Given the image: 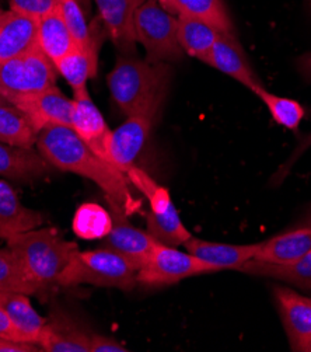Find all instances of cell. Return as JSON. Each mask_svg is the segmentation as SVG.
I'll use <instances>...</instances> for the list:
<instances>
[{"label": "cell", "mask_w": 311, "mask_h": 352, "mask_svg": "<svg viewBox=\"0 0 311 352\" xmlns=\"http://www.w3.org/2000/svg\"><path fill=\"white\" fill-rule=\"evenodd\" d=\"M37 146L49 164L94 182L106 194L110 209L130 215L139 206L129 191L125 173L95 155L72 128H44L38 133Z\"/></svg>", "instance_id": "1"}, {"label": "cell", "mask_w": 311, "mask_h": 352, "mask_svg": "<svg viewBox=\"0 0 311 352\" xmlns=\"http://www.w3.org/2000/svg\"><path fill=\"white\" fill-rule=\"evenodd\" d=\"M6 241L38 294L56 284L63 268L79 250L76 243L65 240L55 228L17 233L8 237Z\"/></svg>", "instance_id": "2"}, {"label": "cell", "mask_w": 311, "mask_h": 352, "mask_svg": "<svg viewBox=\"0 0 311 352\" xmlns=\"http://www.w3.org/2000/svg\"><path fill=\"white\" fill-rule=\"evenodd\" d=\"M168 82L167 63H152L132 56H119L107 76L111 97L126 117L163 105Z\"/></svg>", "instance_id": "3"}, {"label": "cell", "mask_w": 311, "mask_h": 352, "mask_svg": "<svg viewBox=\"0 0 311 352\" xmlns=\"http://www.w3.org/2000/svg\"><path fill=\"white\" fill-rule=\"evenodd\" d=\"M137 270L121 254L100 248L93 252H76L58 276L56 284L94 287L132 291L137 284Z\"/></svg>", "instance_id": "4"}, {"label": "cell", "mask_w": 311, "mask_h": 352, "mask_svg": "<svg viewBox=\"0 0 311 352\" xmlns=\"http://www.w3.org/2000/svg\"><path fill=\"white\" fill-rule=\"evenodd\" d=\"M136 43L143 45L152 63L177 62L184 56L177 19L156 0H145L135 13Z\"/></svg>", "instance_id": "5"}, {"label": "cell", "mask_w": 311, "mask_h": 352, "mask_svg": "<svg viewBox=\"0 0 311 352\" xmlns=\"http://www.w3.org/2000/svg\"><path fill=\"white\" fill-rule=\"evenodd\" d=\"M58 70L38 45L0 63V93L6 98L43 91L55 86Z\"/></svg>", "instance_id": "6"}, {"label": "cell", "mask_w": 311, "mask_h": 352, "mask_svg": "<svg viewBox=\"0 0 311 352\" xmlns=\"http://www.w3.org/2000/svg\"><path fill=\"white\" fill-rule=\"evenodd\" d=\"M218 271L216 267L196 258L188 252L184 253L172 245L157 241L149 260L137 271L136 279L145 287L156 288L177 284L189 276Z\"/></svg>", "instance_id": "7"}, {"label": "cell", "mask_w": 311, "mask_h": 352, "mask_svg": "<svg viewBox=\"0 0 311 352\" xmlns=\"http://www.w3.org/2000/svg\"><path fill=\"white\" fill-rule=\"evenodd\" d=\"M8 101L28 118L38 133L54 125L72 128L75 102L56 86L31 94L12 96Z\"/></svg>", "instance_id": "8"}, {"label": "cell", "mask_w": 311, "mask_h": 352, "mask_svg": "<svg viewBox=\"0 0 311 352\" xmlns=\"http://www.w3.org/2000/svg\"><path fill=\"white\" fill-rule=\"evenodd\" d=\"M160 110L161 105H154V107L132 114L122 125L111 131L108 145L110 162L122 173L135 166Z\"/></svg>", "instance_id": "9"}, {"label": "cell", "mask_w": 311, "mask_h": 352, "mask_svg": "<svg viewBox=\"0 0 311 352\" xmlns=\"http://www.w3.org/2000/svg\"><path fill=\"white\" fill-rule=\"evenodd\" d=\"M273 298L292 351L311 352V298L285 287H275Z\"/></svg>", "instance_id": "10"}, {"label": "cell", "mask_w": 311, "mask_h": 352, "mask_svg": "<svg viewBox=\"0 0 311 352\" xmlns=\"http://www.w3.org/2000/svg\"><path fill=\"white\" fill-rule=\"evenodd\" d=\"M114 225L108 236L102 239L101 248L124 256L137 271L149 260L157 240L148 232L133 226L128 215L110 209Z\"/></svg>", "instance_id": "11"}, {"label": "cell", "mask_w": 311, "mask_h": 352, "mask_svg": "<svg viewBox=\"0 0 311 352\" xmlns=\"http://www.w3.org/2000/svg\"><path fill=\"white\" fill-rule=\"evenodd\" d=\"M73 102L72 129L95 155L111 163L108 155L111 131L100 110L95 107L87 87L73 91Z\"/></svg>", "instance_id": "12"}, {"label": "cell", "mask_w": 311, "mask_h": 352, "mask_svg": "<svg viewBox=\"0 0 311 352\" xmlns=\"http://www.w3.org/2000/svg\"><path fill=\"white\" fill-rule=\"evenodd\" d=\"M203 62L249 87L253 93L264 86L234 32H222Z\"/></svg>", "instance_id": "13"}, {"label": "cell", "mask_w": 311, "mask_h": 352, "mask_svg": "<svg viewBox=\"0 0 311 352\" xmlns=\"http://www.w3.org/2000/svg\"><path fill=\"white\" fill-rule=\"evenodd\" d=\"M94 2L113 43L124 54H132L136 45L135 13L145 0H94Z\"/></svg>", "instance_id": "14"}, {"label": "cell", "mask_w": 311, "mask_h": 352, "mask_svg": "<svg viewBox=\"0 0 311 352\" xmlns=\"http://www.w3.org/2000/svg\"><path fill=\"white\" fill-rule=\"evenodd\" d=\"M184 248L187 252L196 258L222 270H237L240 271L246 263L257 256L260 243L255 244H227L207 241L191 236Z\"/></svg>", "instance_id": "15"}, {"label": "cell", "mask_w": 311, "mask_h": 352, "mask_svg": "<svg viewBox=\"0 0 311 352\" xmlns=\"http://www.w3.org/2000/svg\"><path fill=\"white\" fill-rule=\"evenodd\" d=\"M38 20L16 12H5L0 24V63L17 58L37 45Z\"/></svg>", "instance_id": "16"}, {"label": "cell", "mask_w": 311, "mask_h": 352, "mask_svg": "<svg viewBox=\"0 0 311 352\" xmlns=\"http://www.w3.org/2000/svg\"><path fill=\"white\" fill-rule=\"evenodd\" d=\"M311 252V223L289 230L269 240L261 241L254 260L288 265L293 264Z\"/></svg>", "instance_id": "17"}, {"label": "cell", "mask_w": 311, "mask_h": 352, "mask_svg": "<svg viewBox=\"0 0 311 352\" xmlns=\"http://www.w3.org/2000/svg\"><path fill=\"white\" fill-rule=\"evenodd\" d=\"M43 223V214L24 206L16 190L8 182L0 180V237L6 240L13 234L37 229Z\"/></svg>", "instance_id": "18"}, {"label": "cell", "mask_w": 311, "mask_h": 352, "mask_svg": "<svg viewBox=\"0 0 311 352\" xmlns=\"http://www.w3.org/2000/svg\"><path fill=\"white\" fill-rule=\"evenodd\" d=\"M90 337L67 316L58 314L45 323L38 345L47 352H90Z\"/></svg>", "instance_id": "19"}, {"label": "cell", "mask_w": 311, "mask_h": 352, "mask_svg": "<svg viewBox=\"0 0 311 352\" xmlns=\"http://www.w3.org/2000/svg\"><path fill=\"white\" fill-rule=\"evenodd\" d=\"M49 163L32 148H20L0 142V175L10 180L30 182L43 177Z\"/></svg>", "instance_id": "20"}, {"label": "cell", "mask_w": 311, "mask_h": 352, "mask_svg": "<svg viewBox=\"0 0 311 352\" xmlns=\"http://www.w3.org/2000/svg\"><path fill=\"white\" fill-rule=\"evenodd\" d=\"M98 43L95 37H93L91 43L76 45L55 65L58 74L65 78L73 91L87 87V80L95 76L98 67Z\"/></svg>", "instance_id": "21"}, {"label": "cell", "mask_w": 311, "mask_h": 352, "mask_svg": "<svg viewBox=\"0 0 311 352\" xmlns=\"http://www.w3.org/2000/svg\"><path fill=\"white\" fill-rule=\"evenodd\" d=\"M171 14L191 16L212 24L222 32H234V25L223 0H157Z\"/></svg>", "instance_id": "22"}, {"label": "cell", "mask_w": 311, "mask_h": 352, "mask_svg": "<svg viewBox=\"0 0 311 352\" xmlns=\"http://www.w3.org/2000/svg\"><path fill=\"white\" fill-rule=\"evenodd\" d=\"M0 306L9 314L25 341L38 345L47 320L32 307L27 295L19 292H0Z\"/></svg>", "instance_id": "23"}, {"label": "cell", "mask_w": 311, "mask_h": 352, "mask_svg": "<svg viewBox=\"0 0 311 352\" xmlns=\"http://www.w3.org/2000/svg\"><path fill=\"white\" fill-rule=\"evenodd\" d=\"M37 45L54 65L78 45L58 10L38 20Z\"/></svg>", "instance_id": "24"}, {"label": "cell", "mask_w": 311, "mask_h": 352, "mask_svg": "<svg viewBox=\"0 0 311 352\" xmlns=\"http://www.w3.org/2000/svg\"><path fill=\"white\" fill-rule=\"evenodd\" d=\"M255 276L272 278L281 283H286L296 288L311 292V252L293 264L276 265L268 264L258 260H250L240 270Z\"/></svg>", "instance_id": "25"}, {"label": "cell", "mask_w": 311, "mask_h": 352, "mask_svg": "<svg viewBox=\"0 0 311 352\" xmlns=\"http://www.w3.org/2000/svg\"><path fill=\"white\" fill-rule=\"evenodd\" d=\"M178 41L184 54L205 60L222 31L212 24L191 16H178Z\"/></svg>", "instance_id": "26"}, {"label": "cell", "mask_w": 311, "mask_h": 352, "mask_svg": "<svg viewBox=\"0 0 311 352\" xmlns=\"http://www.w3.org/2000/svg\"><path fill=\"white\" fill-rule=\"evenodd\" d=\"M38 132L34 129L28 118L12 104L0 105V142L32 148L37 144Z\"/></svg>", "instance_id": "27"}, {"label": "cell", "mask_w": 311, "mask_h": 352, "mask_svg": "<svg viewBox=\"0 0 311 352\" xmlns=\"http://www.w3.org/2000/svg\"><path fill=\"white\" fill-rule=\"evenodd\" d=\"M73 232L84 240H98L108 236L114 221L111 212L98 204L87 202L78 208L73 218Z\"/></svg>", "instance_id": "28"}, {"label": "cell", "mask_w": 311, "mask_h": 352, "mask_svg": "<svg viewBox=\"0 0 311 352\" xmlns=\"http://www.w3.org/2000/svg\"><path fill=\"white\" fill-rule=\"evenodd\" d=\"M146 230L159 241L167 245H181L192 234L184 226L177 208L172 205L163 214L149 212L146 215Z\"/></svg>", "instance_id": "29"}, {"label": "cell", "mask_w": 311, "mask_h": 352, "mask_svg": "<svg viewBox=\"0 0 311 352\" xmlns=\"http://www.w3.org/2000/svg\"><path fill=\"white\" fill-rule=\"evenodd\" d=\"M254 94L258 96L265 104V107L276 124L282 125L289 131H297L301 120L304 118V109L296 100L276 96L264 86L257 89Z\"/></svg>", "instance_id": "30"}, {"label": "cell", "mask_w": 311, "mask_h": 352, "mask_svg": "<svg viewBox=\"0 0 311 352\" xmlns=\"http://www.w3.org/2000/svg\"><path fill=\"white\" fill-rule=\"evenodd\" d=\"M0 292H19L36 295L38 289L23 272L17 257L10 248L0 249Z\"/></svg>", "instance_id": "31"}, {"label": "cell", "mask_w": 311, "mask_h": 352, "mask_svg": "<svg viewBox=\"0 0 311 352\" xmlns=\"http://www.w3.org/2000/svg\"><path fill=\"white\" fill-rule=\"evenodd\" d=\"M125 175L128 177V182L136 188L139 190L145 197L148 198L150 204V212L153 214H163L167 209H170L172 205L170 192L167 188L159 186L150 175L141 170L139 167L132 166L125 171Z\"/></svg>", "instance_id": "32"}, {"label": "cell", "mask_w": 311, "mask_h": 352, "mask_svg": "<svg viewBox=\"0 0 311 352\" xmlns=\"http://www.w3.org/2000/svg\"><path fill=\"white\" fill-rule=\"evenodd\" d=\"M58 12L69 30H71L78 45H86L91 43L94 35L89 27L79 0H59Z\"/></svg>", "instance_id": "33"}, {"label": "cell", "mask_w": 311, "mask_h": 352, "mask_svg": "<svg viewBox=\"0 0 311 352\" xmlns=\"http://www.w3.org/2000/svg\"><path fill=\"white\" fill-rule=\"evenodd\" d=\"M9 5L12 12L40 20L58 10L59 0H10Z\"/></svg>", "instance_id": "34"}, {"label": "cell", "mask_w": 311, "mask_h": 352, "mask_svg": "<svg viewBox=\"0 0 311 352\" xmlns=\"http://www.w3.org/2000/svg\"><path fill=\"white\" fill-rule=\"evenodd\" d=\"M129 349L114 338L91 334L90 337V352H128Z\"/></svg>", "instance_id": "35"}, {"label": "cell", "mask_w": 311, "mask_h": 352, "mask_svg": "<svg viewBox=\"0 0 311 352\" xmlns=\"http://www.w3.org/2000/svg\"><path fill=\"white\" fill-rule=\"evenodd\" d=\"M0 337L16 341V342H27L21 331L16 327V324L12 322L9 314L5 311L2 306H0Z\"/></svg>", "instance_id": "36"}, {"label": "cell", "mask_w": 311, "mask_h": 352, "mask_svg": "<svg viewBox=\"0 0 311 352\" xmlns=\"http://www.w3.org/2000/svg\"><path fill=\"white\" fill-rule=\"evenodd\" d=\"M41 351L40 345L28 342H16L0 337V352H37Z\"/></svg>", "instance_id": "37"}, {"label": "cell", "mask_w": 311, "mask_h": 352, "mask_svg": "<svg viewBox=\"0 0 311 352\" xmlns=\"http://www.w3.org/2000/svg\"><path fill=\"white\" fill-rule=\"evenodd\" d=\"M297 69L306 80L311 82V52H307L297 59Z\"/></svg>", "instance_id": "38"}, {"label": "cell", "mask_w": 311, "mask_h": 352, "mask_svg": "<svg viewBox=\"0 0 311 352\" xmlns=\"http://www.w3.org/2000/svg\"><path fill=\"white\" fill-rule=\"evenodd\" d=\"M2 104H10V102L8 101V98L2 93H0V105H2Z\"/></svg>", "instance_id": "39"}, {"label": "cell", "mask_w": 311, "mask_h": 352, "mask_svg": "<svg viewBox=\"0 0 311 352\" xmlns=\"http://www.w3.org/2000/svg\"><path fill=\"white\" fill-rule=\"evenodd\" d=\"M306 222H307V223H311V205H310V209L307 210V217H306Z\"/></svg>", "instance_id": "40"}, {"label": "cell", "mask_w": 311, "mask_h": 352, "mask_svg": "<svg viewBox=\"0 0 311 352\" xmlns=\"http://www.w3.org/2000/svg\"><path fill=\"white\" fill-rule=\"evenodd\" d=\"M307 5H308V9H310V13H311V0H307Z\"/></svg>", "instance_id": "41"}, {"label": "cell", "mask_w": 311, "mask_h": 352, "mask_svg": "<svg viewBox=\"0 0 311 352\" xmlns=\"http://www.w3.org/2000/svg\"><path fill=\"white\" fill-rule=\"evenodd\" d=\"M3 13H5V12H3V10H2V8H0V16H2V14H3Z\"/></svg>", "instance_id": "42"}, {"label": "cell", "mask_w": 311, "mask_h": 352, "mask_svg": "<svg viewBox=\"0 0 311 352\" xmlns=\"http://www.w3.org/2000/svg\"><path fill=\"white\" fill-rule=\"evenodd\" d=\"M3 16V14H2ZM2 16H0V24H2Z\"/></svg>", "instance_id": "43"}]
</instances>
